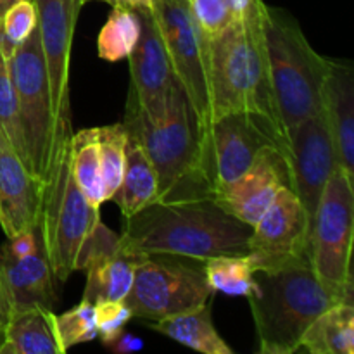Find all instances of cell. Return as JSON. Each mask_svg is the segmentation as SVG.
Listing matches in <instances>:
<instances>
[{"instance_id":"cell-12","label":"cell","mask_w":354,"mask_h":354,"mask_svg":"<svg viewBox=\"0 0 354 354\" xmlns=\"http://www.w3.org/2000/svg\"><path fill=\"white\" fill-rule=\"evenodd\" d=\"M310 220L292 189H282L251 230L256 270H272L310 256Z\"/></svg>"},{"instance_id":"cell-38","label":"cell","mask_w":354,"mask_h":354,"mask_svg":"<svg viewBox=\"0 0 354 354\" xmlns=\"http://www.w3.org/2000/svg\"><path fill=\"white\" fill-rule=\"evenodd\" d=\"M17 2H21V0H0V19H2V16L6 14V10Z\"/></svg>"},{"instance_id":"cell-25","label":"cell","mask_w":354,"mask_h":354,"mask_svg":"<svg viewBox=\"0 0 354 354\" xmlns=\"http://www.w3.org/2000/svg\"><path fill=\"white\" fill-rule=\"evenodd\" d=\"M69 168L73 178L93 206L100 207L104 201L102 169H100L97 128H86L69 138Z\"/></svg>"},{"instance_id":"cell-10","label":"cell","mask_w":354,"mask_h":354,"mask_svg":"<svg viewBox=\"0 0 354 354\" xmlns=\"http://www.w3.org/2000/svg\"><path fill=\"white\" fill-rule=\"evenodd\" d=\"M9 69L16 86L30 169L44 178L54 152L55 123L38 26L10 55Z\"/></svg>"},{"instance_id":"cell-4","label":"cell","mask_w":354,"mask_h":354,"mask_svg":"<svg viewBox=\"0 0 354 354\" xmlns=\"http://www.w3.org/2000/svg\"><path fill=\"white\" fill-rule=\"evenodd\" d=\"M256 290L248 297L259 353L292 354L304 332L334 304L342 303L318 280L310 256L272 270H256Z\"/></svg>"},{"instance_id":"cell-36","label":"cell","mask_w":354,"mask_h":354,"mask_svg":"<svg viewBox=\"0 0 354 354\" xmlns=\"http://www.w3.org/2000/svg\"><path fill=\"white\" fill-rule=\"evenodd\" d=\"M10 315H12V310H10L9 297H7L2 275H0V346L3 342V335H6V328L10 320Z\"/></svg>"},{"instance_id":"cell-1","label":"cell","mask_w":354,"mask_h":354,"mask_svg":"<svg viewBox=\"0 0 354 354\" xmlns=\"http://www.w3.org/2000/svg\"><path fill=\"white\" fill-rule=\"evenodd\" d=\"M251 230L213 197H203L149 204L124 218L121 239L142 254L206 261L221 254H248Z\"/></svg>"},{"instance_id":"cell-13","label":"cell","mask_w":354,"mask_h":354,"mask_svg":"<svg viewBox=\"0 0 354 354\" xmlns=\"http://www.w3.org/2000/svg\"><path fill=\"white\" fill-rule=\"evenodd\" d=\"M145 256L147 254L128 248L121 234L118 235L99 221L83 242L75 263V272H83L86 275L83 299L90 303L100 299H127L135 279V270Z\"/></svg>"},{"instance_id":"cell-2","label":"cell","mask_w":354,"mask_h":354,"mask_svg":"<svg viewBox=\"0 0 354 354\" xmlns=\"http://www.w3.org/2000/svg\"><path fill=\"white\" fill-rule=\"evenodd\" d=\"M123 124L140 140L154 166L158 176L156 203L213 196V175L197 116L178 82L158 121L145 120L128 100Z\"/></svg>"},{"instance_id":"cell-32","label":"cell","mask_w":354,"mask_h":354,"mask_svg":"<svg viewBox=\"0 0 354 354\" xmlns=\"http://www.w3.org/2000/svg\"><path fill=\"white\" fill-rule=\"evenodd\" d=\"M93 306H95L97 337H100V342L109 341L111 337H114L133 318L131 310L124 301L100 299L95 301Z\"/></svg>"},{"instance_id":"cell-15","label":"cell","mask_w":354,"mask_h":354,"mask_svg":"<svg viewBox=\"0 0 354 354\" xmlns=\"http://www.w3.org/2000/svg\"><path fill=\"white\" fill-rule=\"evenodd\" d=\"M137 10L142 31L133 52L128 55L131 75L130 102L145 120L158 121L165 114L176 78L154 10L152 7Z\"/></svg>"},{"instance_id":"cell-39","label":"cell","mask_w":354,"mask_h":354,"mask_svg":"<svg viewBox=\"0 0 354 354\" xmlns=\"http://www.w3.org/2000/svg\"><path fill=\"white\" fill-rule=\"evenodd\" d=\"M71 2H73V3H75V6H76V7H80V9H82V7H83V6H85V3H86V2H85V0H71Z\"/></svg>"},{"instance_id":"cell-24","label":"cell","mask_w":354,"mask_h":354,"mask_svg":"<svg viewBox=\"0 0 354 354\" xmlns=\"http://www.w3.org/2000/svg\"><path fill=\"white\" fill-rule=\"evenodd\" d=\"M301 348L313 354H353V303H337L318 315L304 332L301 339Z\"/></svg>"},{"instance_id":"cell-27","label":"cell","mask_w":354,"mask_h":354,"mask_svg":"<svg viewBox=\"0 0 354 354\" xmlns=\"http://www.w3.org/2000/svg\"><path fill=\"white\" fill-rule=\"evenodd\" d=\"M140 14L128 7H113L97 38L99 57L107 62L128 59L140 38Z\"/></svg>"},{"instance_id":"cell-11","label":"cell","mask_w":354,"mask_h":354,"mask_svg":"<svg viewBox=\"0 0 354 354\" xmlns=\"http://www.w3.org/2000/svg\"><path fill=\"white\" fill-rule=\"evenodd\" d=\"M277 145L287 152V131L261 114L239 111L218 118L211 127L213 190L241 176L263 149Z\"/></svg>"},{"instance_id":"cell-6","label":"cell","mask_w":354,"mask_h":354,"mask_svg":"<svg viewBox=\"0 0 354 354\" xmlns=\"http://www.w3.org/2000/svg\"><path fill=\"white\" fill-rule=\"evenodd\" d=\"M73 127H57L54 152L41 178L40 225L41 241L57 282L64 283L75 272V263L85 239L100 221L99 207L93 206L69 168V138Z\"/></svg>"},{"instance_id":"cell-14","label":"cell","mask_w":354,"mask_h":354,"mask_svg":"<svg viewBox=\"0 0 354 354\" xmlns=\"http://www.w3.org/2000/svg\"><path fill=\"white\" fill-rule=\"evenodd\" d=\"M287 159L290 166L292 190L306 211L311 228L325 185L332 171L339 166L324 111L287 131Z\"/></svg>"},{"instance_id":"cell-22","label":"cell","mask_w":354,"mask_h":354,"mask_svg":"<svg viewBox=\"0 0 354 354\" xmlns=\"http://www.w3.org/2000/svg\"><path fill=\"white\" fill-rule=\"evenodd\" d=\"M0 354H64L55 334L54 311L47 308L14 311Z\"/></svg>"},{"instance_id":"cell-37","label":"cell","mask_w":354,"mask_h":354,"mask_svg":"<svg viewBox=\"0 0 354 354\" xmlns=\"http://www.w3.org/2000/svg\"><path fill=\"white\" fill-rule=\"evenodd\" d=\"M92 2V0H85ZM99 2L109 3L111 7H128V9H149L154 6V0H99Z\"/></svg>"},{"instance_id":"cell-35","label":"cell","mask_w":354,"mask_h":354,"mask_svg":"<svg viewBox=\"0 0 354 354\" xmlns=\"http://www.w3.org/2000/svg\"><path fill=\"white\" fill-rule=\"evenodd\" d=\"M225 2L230 10L232 21H244L259 16L266 6L263 0H225Z\"/></svg>"},{"instance_id":"cell-30","label":"cell","mask_w":354,"mask_h":354,"mask_svg":"<svg viewBox=\"0 0 354 354\" xmlns=\"http://www.w3.org/2000/svg\"><path fill=\"white\" fill-rule=\"evenodd\" d=\"M0 128L9 137L16 151L30 168L28 162L26 144H24L23 127L19 118V104H17L16 86H14L12 76L9 69V59L0 52Z\"/></svg>"},{"instance_id":"cell-23","label":"cell","mask_w":354,"mask_h":354,"mask_svg":"<svg viewBox=\"0 0 354 354\" xmlns=\"http://www.w3.org/2000/svg\"><path fill=\"white\" fill-rule=\"evenodd\" d=\"M151 328L194 351L204 354H234V349L223 341L214 327L211 317V301L196 310L154 322Z\"/></svg>"},{"instance_id":"cell-17","label":"cell","mask_w":354,"mask_h":354,"mask_svg":"<svg viewBox=\"0 0 354 354\" xmlns=\"http://www.w3.org/2000/svg\"><path fill=\"white\" fill-rule=\"evenodd\" d=\"M38 10V33L47 69L54 123L71 124L69 109V57L80 7L71 0H35ZM55 138V137H54Z\"/></svg>"},{"instance_id":"cell-26","label":"cell","mask_w":354,"mask_h":354,"mask_svg":"<svg viewBox=\"0 0 354 354\" xmlns=\"http://www.w3.org/2000/svg\"><path fill=\"white\" fill-rule=\"evenodd\" d=\"M203 263L213 292L249 297L256 290V266L249 254H221Z\"/></svg>"},{"instance_id":"cell-20","label":"cell","mask_w":354,"mask_h":354,"mask_svg":"<svg viewBox=\"0 0 354 354\" xmlns=\"http://www.w3.org/2000/svg\"><path fill=\"white\" fill-rule=\"evenodd\" d=\"M324 113L334 140L337 165L354 176V69L349 61L328 57Z\"/></svg>"},{"instance_id":"cell-5","label":"cell","mask_w":354,"mask_h":354,"mask_svg":"<svg viewBox=\"0 0 354 354\" xmlns=\"http://www.w3.org/2000/svg\"><path fill=\"white\" fill-rule=\"evenodd\" d=\"M263 37L277 109L289 131L324 111L328 57L311 47L289 14L268 6L263 14Z\"/></svg>"},{"instance_id":"cell-18","label":"cell","mask_w":354,"mask_h":354,"mask_svg":"<svg viewBox=\"0 0 354 354\" xmlns=\"http://www.w3.org/2000/svg\"><path fill=\"white\" fill-rule=\"evenodd\" d=\"M41 178L35 176L0 128V227L6 237L38 225Z\"/></svg>"},{"instance_id":"cell-7","label":"cell","mask_w":354,"mask_h":354,"mask_svg":"<svg viewBox=\"0 0 354 354\" xmlns=\"http://www.w3.org/2000/svg\"><path fill=\"white\" fill-rule=\"evenodd\" d=\"M354 234V183L341 166L332 171L318 203L310 235L315 275L342 303H353L351 249Z\"/></svg>"},{"instance_id":"cell-33","label":"cell","mask_w":354,"mask_h":354,"mask_svg":"<svg viewBox=\"0 0 354 354\" xmlns=\"http://www.w3.org/2000/svg\"><path fill=\"white\" fill-rule=\"evenodd\" d=\"M189 3L201 31L207 40L232 23L230 10L225 0H189Z\"/></svg>"},{"instance_id":"cell-19","label":"cell","mask_w":354,"mask_h":354,"mask_svg":"<svg viewBox=\"0 0 354 354\" xmlns=\"http://www.w3.org/2000/svg\"><path fill=\"white\" fill-rule=\"evenodd\" d=\"M0 275L12 313L28 308H54L57 299L55 277L44 242L33 254L24 258H14L0 248Z\"/></svg>"},{"instance_id":"cell-21","label":"cell","mask_w":354,"mask_h":354,"mask_svg":"<svg viewBox=\"0 0 354 354\" xmlns=\"http://www.w3.org/2000/svg\"><path fill=\"white\" fill-rule=\"evenodd\" d=\"M113 201H116L123 218L131 216L158 201V176H156L154 166L144 145L130 131H128L127 149H124L123 180Z\"/></svg>"},{"instance_id":"cell-31","label":"cell","mask_w":354,"mask_h":354,"mask_svg":"<svg viewBox=\"0 0 354 354\" xmlns=\"http://www.w3.org/2000/svg\"><path fill=\"white\" fill-rule=\"evenodd\" d=\"M38 26V10L35 0H21L6 10L0 19V52L7 59Z\"/></svg>"},{"instance_id":"cell-29","label":"cell","mask_w":354,"mask_h":354,"mask_svg":"<svg viewBox=\"0 0 354 354\" xmlns=\"http://www.w3.org/2000/svg\"><path fill=\"white\" fill-rule=\"evenodd\" d=\"M54 327L62 353H68L78 344L92 342L97 337L95 306L90 301L83 299L64 313H54Z\"/></svg>"},{"instance_id":"cell-8","label":"cell","mask_w":354,"mask_h":354,"mask_svg":"<svg viewBox=\"0 0 354 354\" xmlns=\"http://www.w3.org/2000/svg\"><path fill=\"white\" fill-rule=\"evenodd\" d=\"M152 10L165 40L176 82L187 93L197 116L204 151L211 166L213 114L207 76V38L194 17L189 0H154Z\"/></svg>"},{"instance_id":"cell-9","label":"cell","mask_w":354,"mask_h":354,"mask_svg":"<svg viewBox=\"0 0 354 354\" xmlns=\"http://www.w3.org/2000/svg\"><path fill=\"white\" fill-rule=\"evenodd\" d=\"M213 294L204 266L175 261L171 256L147 254L135 270L124 303L133 318L158 322L204 306Z\"/></svg>"},{"instance_id":"cell-28","label":"cell","mask_w":354,"mask_h":354,"mask_svg":"<svg viewBox=\"0 0 354 354\" xmlns=\"http://www.w3.org/2000/svg\"><path fill=\"white\" fill-rule=\"evenodd\" d=\"M97 140H99L100 169H102L104 201H113L123 180L128 131L123 123L99 127Z\"/></svg>"},{"instance_id":"cell-16","label":"cell","mask_w":354,"mask_h":354,"mask_svg":"<svg viewBox=\"0 0 354 354\" xmlns=\"http://www.w3.org/2000/svg\"><path fill=\"white\" fill-rule=\"evenodd\" d=\"M282 189H292L289 159L282 147L270 145L241 176L216 187L211 197L232 216L254 227Z\"/></svg>"},{"instance_id":"cell-3","label":"cell","mask_w":354,"mask_h":354,"mask_svg":"<svg viewBox=\"0 0 354 354\" xmlns=\"http://www.w3.org/2000/svg\"><path fill=\"white\" fill-rule=\"evenodd\" d=\"M263 14L265 10L251 19L232 21L207 40L213 123L228 113L249 111L266 116L283 128L270 80Z\"/></svg>"},{"instance_id":"cell-34","label":"cell","mask_w":354,"mask_h":354,"mask_svg":"<svg viewBox=\"0 0 354 354\" xmlns=\"http://www.w3.org/2000/svg\"><path fill=\"white\" fill-rule=\"evenodd\" d=\"M104 348H107L109 351L118 353V354H128V353H137L140 349H144V341H142L138 335L130 334L123 328L121 332H118L114 337H111L109 341L102 342Z\"/></svg>"}]
</instances>
